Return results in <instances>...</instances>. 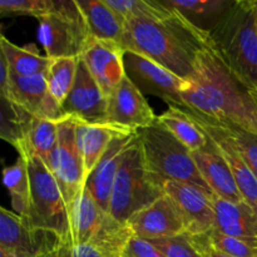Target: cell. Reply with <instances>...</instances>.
I'll return each mask as SVG.
<instances>
[{"label":"cell","instance_id":"27","mask_svg":"<svg viewBox=\"0 0 257 257\" xmlns=\"http://www.w3.org/2000/svg\"><path fill=\"white\" fill-rule=\"evenodd\" d=\"M3 185L9 191L12 206L17 215L27 217L30 197V181L25 156L19 155L14 165L7 166L2 171Z\"/></svg>","mask_w":257,"mask_h":257},{"label":"cell","instance_id":"21","mask_svg":"<svg viewBox=\"0 0 257 257\" xmlns=\"http://www.w3.org/2000/svg\"><path fill=\"white\" fill-rule=\"evenodd\" d=\"M216 222L213 230L240 238L257 240V211L246 202H228L212 195Z\"/></svg>","mask_w":257,"mask_h":257},{"label":"cell","instance_id":"13","mask_svg":"<svg viewBox=\"0 0 257 257\" xmlns=\"http://www.w3.org/2000/svg\"><path fill=\"white\" fill-rule=\"evenodd\" d=\"M107 107V97L79 58L74 84L60 107L63 117L87 124H105Z\"/></svg>","mask_w":257,"mask_h":257},{"label":"cell","instance_id":"3","mask_svg":"<svg viewBox=\"0 0 257 257\" xmlns=\"http://www.w3.org/2000/svg\"><path fill=\"white\" fill-rule=\"evenodd\" d=\"M210 38L225 64L257 95L255 0H235Z\"/></svg>","mask_w":257,"mask_h":257},{"label":"cell","instance_id":"1","mask_svg":"<svg viewBox=\"0 0 257 257\" xmlns=\"http://www.w3.org/2000/svg\"><path fill=\"white\" fill-rule=\"evenodd\" d=\"M183 107L240 125L257 136V95L222 60L211 38L197 54L195 75L185 80Z\"/></svg>","mask_w":257,"mask_h":257},{"label":"cell","instance_id":"30","mask_svg":"<svg viewBox=\"0 0 257 257\" xmlns=\"http://www.w3.org/2000/svg\"><path fill=\"white\" fill-rule=\"evenodd\" d=\"M78 59L79 58H58L50 60L45 78L50 94L60 107L74 84Z\"/></svg>","mask_w":257,"mask_h":257},{"label":"cell","instance_id":"4","mask_svg":"<svg viewBox=\"0 0 257 257\" xmlns=\"http://www.w3.org/2000/svg\"><path fill=\"white\" fill-rule=\"evenodd\" d=\"M143 163L153 185L163 190L168 181L190 183L212 193L201 177L192 153L160 122L137 131Z\"/></svg>","mask_w":257,"mask_h":257},{"label":"cell","instance_id":"39","mask_svg":"<svg viewBox=\"0 0 257 257\" xmlns=\"http://www.w3.org/2000/svg\"><path fill=\"white\" fill-rule=\"evenodd\" d=\"M43 256V255H42ZM39 256V257H42ZM0 257H33V256H28V255H22V253L14 252V251H10L8 248H5L4 246L0 245Z\"/></svg>","mask_w":257,"mask_h":257},{"label":"cell","instance_id":"17","mask_svg":"<svg viewBox=\"0 0 257 257\" xmlns=\"http://www.w3.org/2000/svg\"><path fill=\"white\" fill-rule=\"evenodd\" d=\"M125 225L132 236L147 241L186 232L182 220L167 195L161 196L155 202L131 216Z\"/></svg>","mask_w":257,"mask_h":257},{"label":"cell","instance_id":"26","mask_svg":"<svg viewBox=\"0 0 257 257\" xmlns=\"http://www.w3.org/2000/svg\"><path fill=\"white\" fill-rule=\"evenodd\" d=\"M3 50H4L10 74L18 75V77L47 74L52 59L47 55L40 54L34 45L18 47L7 37H4L3 38Z\"/></svg>","mask_w":257,"mask_h":257},{"label":"cell","instance_id":"14","mask_svg":"<svg viewBox=\"0 0 257 257\" xmlns=\"http://www.w3.org/2000/svg\"><path fill=\"white\" fill-rule=\"evenodd\" d=\"M157 115L141 90L125 75L108 97L107 123L137 132L157 122Z\"/></svg>","mask_w":257,"mask_h":257},{"label":"cell","instance_id":"24","mask_svg":"<svg viewBox=\"0 0 257 257\" xmlns=\"http://www.w3.org/2000/svg\"><path fill=\"white\" fill-rule=\"evenodd\" d=\"M131 131L122 130L112 124H87L78 123L77 125V143L83 158L85 177H88L94 166L108 148L109 143L117 136Z\"/></svg>","mask_w":257,"mask_h":257},{"label":"cell","instance_id":"2","mask_svg":"<svg viewBox=\"0 0 257 257\" xmlns=\"http://www.w3.org/2000/svg\"><path fill=\"white\" fill-rule=\"evenodd\" d=\"M124 25V52L138 53L181 79H192L196 58L205 47L208 33L195 28L172 9L163 18H137Z\"/></svg>","mask_w":257,"mask_h":257},{"label":"cell","instance_id":"33","mask_svg":"<svg viewBox=\"0 0 257 257\" xmlns=\"http://www.w3.org/2000/svg\"><path fill=\"white\" fill-rule=\"evenodd\" d=\"M148 242L167 257H203L192 237L186 232L172 237L148 240Z\"/></svg>","mask_w":257,"mask_h":257},{"label":"cell","instance_id":"16","mask_svg":"<svg viewBox=\"0 0 257 257\" xmlns=\"http://www.w3.org/2000/svg\"><path fill=\"white\" fill-rule=\"evenodd\" d=\"M9 99L34 118L58 122L64 119L60 104L48 89L44 74L18 77L9 73Z\"/></svg>","mask_w":257,"mask_h":257},{"label":"cell","instance_id":"20","mask_svg":"<svg viewBox=\"0 0 257 257\" xmlns=\"http://www.w3.org/2000/svg\"><path fill=\"white\" fill-rule=\"evenodd\" d=\"M57 241L34 232L24 218L0 206V245L14 252L39 257L49 251Z\"/></svg>","mask_w":257,"mask_h":257},{"label":"cell","instance_id":"32","mask_svg":"<svg viewBox=\"0 0 257 257\" xmlns=\"http://www.w3.org/2000/svg\"><path fill=\"white\" fill-rule=\"evenodd\" d=\"M207 240L217 250L233 257H257V240L255 238H240L223 235L212 230L205 233Z\"/></svg>","mask_w":257,"mask_h":257},{"label":"cell","instance_id":"34","mask_svg":"<svg viewBox=\"0 0 257 257\" xmlns=\"http://www.w3.org/2000/svg\"><path fill=\"white\" fill-rule=\"evenodd\" d=\"M55 10V0H0L2 15L42 18Z\"/></svg>","mask_w":257,"mask_h":257},{"label":"cell","instance_id":"29","mask_svg":"<svg viewBox=\"0 0 257 257\" xmlns=\"http://www.w3.org/2000/svg\"><path fill=\"white\" fill-rule=\"evenodd\" d=\"M58 127L59 122L52 119L32 117L25 135V146L23 152H29L48 162L58 142ZM19 153V155H20Z\"/></svg>","mask_w":257,"mask_h":257},{"label":"cell","instance_id":"35","mask_svg":"<svg viewBox=\"0 0 257 257\" xmlns=\"http://www.w3.org/2000/svg\"><path fill=\"white\" fill-rule=\"evenodd\" d=\"M42 257H119L99 250L92 245H78L68 240L57 242ZM124 257V256H123Z\"/></svg>","mask_w":257,"mask_h":257},{"label":"cell","instance_id":"22","mask_svg":"<svg viewBox=\"0 0 257 257\" xmlns=\"http://www.w3.org/2000/svg\"><path fill=\"white\" fill-rule=\"evenodd\" d=\"M78 8L92 38L112 42L123 48L124 22L108 7L105 0H79Z\"/></svg>","mask_w":257,"mask_h":257},{"label":"cell","instance_id":"23","mask_svg":"<svg viewBox=\"0 0 257 257\" xmlns=\"http://www.w3.org/2000/svg\"><path fill=\"white\" fill-rule=\"evenodd\" d=\"M160 3L175 10L195 28L210 34L235 0H160Z\"/></svg>","mask_w":257,"mask_h":257},{"label":"cell","instance_id":"28","mask_svg":"<svg viewBox=\"0 0 257 257\" xmlns=\"http://www.w3.org/2000/svg\"><path fill=\"white\" fill-rule=\"evenodd\" d=\"M30 118L32 115L0 95V140L12 145L18 153L24 150Z\"/></svg>","mask_w":257,"mask_h":257},{"label":"cell","instance_id":"10","mask_svg":"<svg viewBox=\"0 0 257 257\" xmlns=\"http://www.w3.org/2000/svg\"><path fill=\"white\" fill-rule=\"evenodd\" d=\"M193 120L198 124V127L206 133L208 140L213 143L218 152L221 153L225 161L227 162L231 172H232L235 182L237 185L238 191L242 196L243 202L250 205L257 211V177L251 171L247 163L243 161L238 151L236 150L232 140L228 137L227 133L220 124L218 119L206 115L192 108L182 107Z\"/></svg>","mask_w":257,"mask_h":257},{"label":"cell","instance_id":"41","mask_svg":"<svg viewBox=\"0 0 257 257\" xmlns=\"http://www.w3.org/2000/svg\"><path fill=\"white\" fill-rule=\"evenodd\" d=\"M124 257H130V256H127V255H124Z\"/></svg>","mask_w":257,"mask_h":257},{"label":"cell","instance_id":"12","mask_svg":"<svg viewBox=\"0 0 257 257\" xmlns=\"http://www.w3.org/2000/svg\"><path fill=\"white\" fill-rule=\"evenodd\" d=\"M123 60L125 75L143 95H156L170 104L183 107L181 90L185 80L138 53L125 52Z\"/></svg>","mask_w":257,"mask_h":257},{"label":"cell","instance_id":"37","mask_svg":"<svg viewBox=\"0 0 257 257\" xmlns=\"http://www.w3.org/2000/svg\"><path fill=\"white\" fill-rule=\"evenodd\" d=\"M3 34L0 28V95L9 99V69H8L7 59H5L4 50H3Z\"/></svg>","mask_w":257,"mask_h":257},{"label":"cell","instance_id":"6","mask_svg":"<svg viewBox=\"0 0 257 257\" xmlns=\"http://www.w3.org/2000/svg\"><path fill=\"white\" fill-rule=\"evenodd\" d=\"M69 222L73 243L92 245L112 255L124 256L132 237L130 228L103 211L85 185L70 207Z\"/></svg>","mask_w":257,"mask_h":257},{"label":"cell","instance_id":"15","mask_svg":"<svg viewBox=\"0 0 257 257\" xmlns=\"http://www.w3.org/2000/svg\"><path fill=\"white\" fill-rule=\"evenodd\" d=\"M124 53L123 48L115 43L90 37L80 55L107 99L125 77Z\"/></svg>","mask_w":257,"mask_h":257},{"label":"cell","instance_id":"18","mask_svg":"<svg viewBox=\"0 0 257 257\" xmlns=\"http://www.w3.org/2000/svg\"><path fill=\"white\" fill-rule=\"evenodd\" d=\"M137 136V132H125L117 136L109 143L105 152L94 166L85 180V186L97 205L109 213V201L119 166L122 163L127 148Z\"/></svg>","mask_w":257,"mask_h":257},{"label":"cell","instance_id":"8","mask_svg":"<svg viewBox=\"0 0 257 257\" xmlns=\"http://www.w3.org/2000/svg\"><path fill=\"white\" fill-rule=\"evenodd\" d=\"M38 38L50 59L80 58L90 35L74 0H55V10L39 18Z\"/></svg>","mask_w":257,"mask_h":257},{"label":"cell","instance_id":"7","mask_svg":"<svg viewBox=\"0 0 257 257\" xmlns=\"http://www.w3.org/2000/svg\"><path fill=\"white\" fill-rule=\"evenodd\" d=\"M163 195V190L153 185L148 177L136 136L127 148L115 176L109 201V215L115 221L125 225L131 216Z\"/></svg>","mask_w":257,"mask_h":257},{"label":"cell","instance_id":"19","mask_svg":"<svg viewBox=\"0 0 257 257\" xmlns=\"http://www.w3.org/2000/svg\"><path fill=\"white\" fill-rule=\"evenodd\" d=\"M191 153L201 177L213 195L228 202H242V196L227 162L211 141L206 148Z\"/></svg>","mask_w":257,"mask_h":257},{"label":"cell","instance_id":"36","mask_svg":"<svg viewBox=\"0 0 257 257\" xmlns=\"http://www.w3.org/2000/svg\"><path fill=\"white\" fill-rule=\"evenodd\" d=\"M124 255L130 257H167L148 241L132 236L125 247Z\"/></svg>","mask_w":257,"mask_h":257},{"label":"cell","instance_id":"31","mask_svg":"<svg viewBox=\"0 0 257 257\" xmlns=\"http://www.w3.org/2000/svg\"><path fill=\"white\" fill-rule=\"evenodd\" d=\"M217 119V118H216ZM220 124L227 133L228 137L232 140L236 150L243 158L248 167L251 168L257 177V136L248 131L243 130L240 125H236L233 123L226 122V120L218 119Z\"/></svg>","mask_w":257,"mask_h":257},{"label":"cell","instance_id":"11","mask_svg":"<svg viewBox=\"0 0 257 257\" xmlns=\"http://www.w3.org/2000/svg\"><path fill=\"white\" fill-rule=\"evenodd\" d=\"M163 192L170 197L182 220L186 233L200 236L215 228L216 215L212 202L213 193L190 185L168 181L163 185Z\"/></svg>","mask_w":257,"mask_h":257},{"label":"cell","instance_id":"9","mask_svg":"<svg viewBox=\"0 0 257 257\" xmlns=\"http://www.w3.org/2000/svg\"><path fill=\"white\" fill-rule=\"evenodd\" d=\"M78 123L77 119L69 117L60 120L57 146L45 163L62 191L68 211L80 195L87 180L77 143Z\"/></svg>","mask_w":257,"mask_h":257},{"label":"cell","instance_id":"25","mask_svg":"<svg viewBox=\"0 0 257 257\" xmlns=\"http://www.w3.org/2000/svg\"><path fill=\"white\" fill-rule=\"evenodd\" d=\"M157 119L176 140L180 141L191 152L203 150L210 143L206 133L198 127L197 123L182 107L170 104L168 109L158 115Z\"/></svg>","mask_w":257,"mask_h":257},{"label":"cell","instance_id":"5","mask_svg":"<svg viewBox=\"0 0 257 257\" xmlns=\"http://www.w3.org/2000/svg\"><path fill=\"white\" fill-rule=\"evenodd\" d=\"M25 156L30 181V197L24 221L34 232L57 242L70 240L69 211L62 191L44 161L29 152Z\"/></svg>","mask_w":257,"mask_h":257},{"label":"cell","instance_id":"40","mask_svg":"<svg viewBox=\"0 0 257 257\" xmlns=\"http://www.w3.org/2000/svg\"><path fill=\"white\" fill-rule=\"evenodd\" d=\"M255 7H256V33H257V0H255Z\"/></svg>","mask_w":257,"mask_h":257},{"label":"cell","instance_id":"38","mask_svg":"<svg viewBox=\"0 0 257 257\" xmlns=\"http://www.w3.org/2000/svg\"><path fill=\"white\" fill-rule=\"evenodd\" d=\"M191 236V235H190ZM193 240V242L196 243L200 251L202 252L203 257H233L227 255V253L222 252V251L217 250L215 246H212L210 243V241L207 240L205 235H200V236H191Z\"/></svg>","mask_w":257,"mask_h":257}]
</instances>
